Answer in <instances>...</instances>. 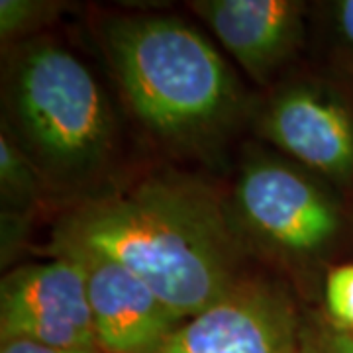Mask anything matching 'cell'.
Segmentation results:
<instances>
[{"label":"cell","mask_w":353,"mask_h":353,"mask_svg":"<svg viewBox=\"0 0 353 353\" xmlns=\"http://www.w3.org/2000/svg\"><path fill=\"white\" fill-rule=\"evenodd\" d=\"M81 248L116 259L183 320L236 289V241L214 192L179 176L81 202L57 222L51 250Z\"/></svg>","instance_id":"cell-1"},{"label":"cell","mask_w":353,"mask_h":353,"mask_svg":"<svg viewBox=\"0 0 353 353\" xmlns=\"http://www.w3.org/2000/svg\"><path fill=\"white\" fill-rule=\"evenodd\" d=\"M104 46L130 106L161 138L208 136L236 106V83L220 53L176 18H114Z\"/></svg>","instance_id":"cell-2"},{"label":"cell","mask_w":353,"mask_h":353,"mask_svg":"<svg viewBox=\"0 0 353 353\" xmlns=\"http://www.w3.org/2000/svg\"><path fill=\"white\" fill-rule=\"evenodd\" d=\"M10 112L24 152L50 173L83 175L108 153L112 120L101 87L87 65L55 43H32L16 57Z\"/></svg>","instance_id":"cell-3"},{"label":"cell","mask_w":353,"mask_h":353,"mask_svg":"<svg viewBox=\"0 0 353 353\" xmlns=\"http://www.w3.org/2000/svg\"><path fill=\"white\" fill-rule=\"evenodd\" d=\"M0 341L101 350L81 263L51 255L50 261L6 273L0 285Z\"/></svg>","instance_id":"cell-4"},{"label":"cell","mask_w":353,"mask_h":353,"mask_svg":"<svg viewBox=\"0 0 353 353\" xmlns=\"http://www.w3.org/2000/svg\"><path fill=\"white\" fill-rule=\"evenodd\" d=\"M155 353H312V338L281 292L241 281L185 320Z\"/></svg>","instance_id":"cell-5"},{"label":"cell","mask_w":353,"mask_h":353,"mask_svg":"<svg viewBox=\"0 0 353 353\" xmlns=\"http://www.w3.org/2000/svg\"><path fill=\"white\" fill-rule=\"evenodd\" d=\"M236 204L257 236L289 253L318 252L340 228L334 202L303 173L275 159L243 167Z\"/></svg>","instance_id":"cell-6"},{"label":"cell","mask_w":353,"mask_h":353,"mask_svg":"<svg viewBox=\"0 0 353 353\" xmlns=\"http://www.w3.org/2000/svg\"><path fill=\"white\" fill-rule=\"evenodd\" d=\"M81 263L99 345L104 353H155L185 320L138 275L116 259L90 250L63 248Z\"/></svg>","instance_id":"cell-7"},{"label":"cell","mask_w":353,"mask_h":353,"mask_svg":"<svg viewBox=\"0 0 353 353\" xmlns=\"http://www.w3.org/2000/svg\"><path fill=\"white\" fill-rule=\"evenodd\" d=\"M261 132L296 161L334 179L353 175V122L340 102L312 87L281 92L267 106Z\"/></svg>","instance_id":"cell-8"},{"label":"cell","mask_w":353,"mask_h":353,"mask_svg":"<svg viewBox=\"0 0 353 353\" xmlns=\"http://www.w3.org/2000/svg\"><path fill=\"white\" fill-rule=\"evenodd\" d=\"M190 6L255 79H265L285 63L303 36V2L199 0Z\"/></svg>","instance_id":"cell-9"},{"label":"cell","mask_w":353,"mask_h":353,"mask_svg":"<svg viewBox=\"0 0 353 353\" xmlns=\"http://www.w3.org/2000/svg\"><path fill=\"white\" fill-rule=\"evenodd\" d=\"M38 171L30 155L8 134L0 136V190L4 210L24 214L38 196Z\"/></svg>","instance_id":"cell-10"},{"label":"cell","mask_w":353,"mask_h":353,"mask_svg":"<svg viewBox=\"0 0 353 353\" xmlns=\"http://www.w3.org/2000/svg\"><path fill=\"white\" fill-rule=\"evenodd\" d=\"M326 306L332 326L353 334V265H341L330 271Z\"/></svg>","instance_id":"cell-11"},{"label":"cell","mask_w":353,"mask_h":353,"mask_svg":"<svg viewBox=\"0 0 353 353\" xmlns=\"http://www.w3.org/2000/svg\"><path fill=\"white\" fill-rule=\"evenodd\" d=\"M53 10V4L34 0H2L0 2V32L2 38L20 34L41 22L43 14Z\"/></svg>","instance_id":"cell-12"},{"label":"cell","mask_w":353,"mask_h":353,"mask_svg":"<svg viewBox=\"0 0 353 353\" xmlns=\"http://www.w3.org/2000/svg\"><path fill=\"white\" fill-rule=\"evenodd\" d=\"M312 353H353V334L330 324L312 338Z\"/></svg>","instance_id":"cell-13"},{"label":"cell","mask_w":353,"mask_h":353,"mask_svg":"<svg viewBox=\"0 0 353 353\" xmlns=\"http://www.w3.org/2000/svg\"><path fill=\"white\" fill-rule=\"evenodd\" d=\"M332 24L343 48L353 51V0H338L332 4Z\"/></svg>","instance_id":"cell-14"},{"label":"cell","mask_w":353,"mask_h":353,"mask_svg":"<svg viewBox=\"0 0 353 353\" xmlns=\"http://www.w3.org/2000/svg\"><path fill=\"white\" fill-rule=\"evenodd\" d=\"M0 353H104L102 350H65V347H48L32 341H6L2 343Z\"/></svg>","instance_id":"cell-15"}]
</instances>
